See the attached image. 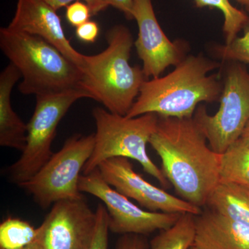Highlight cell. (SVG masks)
Wrapping results in <instances>:
<instances>
[{
  "mask_svg": "<svg viewBox=\"0 0 249 249\" xmlns=\"http://www.w3.org/2000/svg\"><path fill=\"white\" fill-rule=\"evenodd\" d=\"M24 249H41L40 246L37 243V241L35 240V242H33L30 245L28 246Z\"/></svg>",
  "mask_w": 249,
  "mask_h": 249,
  "instance_id": "obj_29",
  "label": "cell"
},
{
  "mask_svg": "<svg viewBox=\"0 0 249 249\" xmlns=\"http://www.w3.org/2000/svg\"><path fill=\"white\" fill-rule=\"evenodd\" d=\"M96 223L84 197L58 201L37 228L36 240L41 249H90Z\"/></svg>",
  "mask_w": 249,
  "mask_h": 249,
  "instance_id": "obj_10",
  "label": "cell"
},
{
  "mask_svg": "<svg viewBox=\"0 0 249 249\" xmlns=\"http://www.w3.org/2000/svg\"><path fill=\"white\" fill-rule=\"evenodd\" d=\"M115 249H150V242L145 235L126 234L119 237Z\"/></svg>",
  "mask_w": 249,
  "mask_h": 249,
  "instance_id": "obj_25",
  "label": "cell"
},
{
  "mask_svg": "<svg viewBox=\"0 0 249 249\" xmlns=\"http://www.w3.org/2000/svg\"><path fill=\"white\" fill-rule=\"evenodd\" d=\"M0 47L22 75L18 88L22 94L37 96L81 88V69L38 36L2 27Z\"/></svg>",
  "mask_w": 249,
  "mask_h": 249,
  "instance_id": "obj_4",
  "label": "cell"
},
{
  "mask_svg": "<svg viewBox=\"0 0 249 249\" xmlns=\"http://www.w3.org/2000/svg\"><path fill=\"white\" fill-rule=\"evenodd\" d=\"M209 209L249 227V188L219 182L208 199Z\"/></svg>",
  "mask_w": 249,
  "mask_h": 249,
  "instance_id": "obj_16",
  "label": "cell"
},
{
  "mask_svg": "<svg viewBox=\"0 0 249 249\" xmlns=\"http://www.w3.org/2000/svg\"><path fill=\"white\" fill-rule=\"evenodd\" d=\"M149 144L180 198L201 209L206 206L219 182L221 155L208 145L193 117L159 116Z\"/></svg>",
  "mask_w": 249,
  "mask_h": 249,
  "instance_id": "obj_1",
  "label": "cell"
},
{
  "mask_svg": "<svg viewBox=\"0 0 249 249\" xmlns=\"http://www.w3.org/2000/svg\"><path fill=\"white\" fill-rule=\"evenodd\" d=\"M84 98L90 96L82 88L36 96L35 109L27 124V145L8 170L12 182L18 186L26 182L48 161L59 124L73 103Z\"/></svg>",
  "mask_w": 249,
  "mask_h": 249,
  "instance_id": "obj_6",
  "label": "cell"
},
{
  "mask_svg": "<svg viewBox=\"0 0 249 249\" xmlns=\"http://www.w3.org/2000/svg\"><path fill=\"white\" fill-rule=\"evenodd\" d=\"M214 52L221 60L249 64V28L243 36L235 37L230 44L214 47Z\"/></svg>",
  "mask_w": 249,
  "mask_h": 249,
  "instance_id": "obj_21",
  "label": "cell"
},
{
  "mask_svg": "<svg viewBox=\"0 0 249 249\" xmlns=\"http://www.w3.org/2000/svg\"><path fill=\"white\" fill-rule=\"evenodd\" d=\"M55 11L69 6L75 1H83L89 6L92 16L104 11L109 6L107 0H42Z\"/></svg>",
  "mask_w": 249,
  "mask_h": 249,
  "instance_id": "obj_24",
  "label": "cell"
},
{
  "mask_svg": "<svg viewBox=\"0 0 249 249\" xmlns=\"http://www.w3.org/2000/svg\"><path fill=\"white\" fill-rule=\"evenodd\" d=\"M37 228L18 218L8 217L0 224V249H24L35 242Z\"/></svg>",
  "mask_w": 249,
  "mask_h": 249,
  "instance_id": "obj_19",
  "label": "cell"
},
{
  "mask_svg": "<svg viewBox=\"0 0 249 249\" xmlns=\"http://www.w3.org/2000/svg\"><path fill=\"white\" fill-rule=\"evenodd\" d=\"M98 170L108 184L153 212L198 215L202 209L152 185L134 170L129 160L116 157L102 162Z\"/></svg>",
  "mask_w": 249,
  "mask_h": 249,
  "instance_id": "obj_11",
  "label": "cell"
},
{
  "mask_svg": "<svg viewBox=\"0 0 249 249\" xmlns=\"http://www.w3.org/2000/svg\"><path fill=\"white\" fill-rule=\"evenodd\" d=\"M193 246L199 249H249V227L208 209L196 216Z\"/></svg>",
  "mask_w": 249,
  "mask_h": 249,
  "instance_id": "obj_14",
  "label": "cell"
},
{
  "mask_svg": "<svg viewBox=\"0 0 249 249\" xmlns=\"http://www.w3.org/2000/svg\"><path fill=\"white\" fill-rule=\"evenodd\" d=\"M235 1H237V2L245 6L246 9L249 11V0H235Z\"/></svg>",
  "mask_w": 249,
  "mask_h": 249,
  "instance_id": "obj_30",
  "label": "cell"
},
{
  "mask_svg": "<svg viewBox=\"0 0 249 249\" xmlns=\"http://www.w3.org/2000/svg\"><path fill=\"white\" fill-rule=\"evenodd\" d=\"M22 78L10 62L0 75V145L22 152L27 145V124L13 109L11 91Z\"/></svg>",
  "mask_w": 249,
  "mask_h": 249,
  "instance_id": "obj_15",
  "label": "cell"
},
{
  "mask_svg": "<svg viewBox=\"0 0 249 249\" xmlns=\"http://www.w3.org/2000/svg\"><path fill=\"white\" fill-rule=\"evenodd\" d=\"M219 62L203 55H189L165 76L145 80L127 118L154 113L160 117H193L201 103L217 101L223 85L217 74L209 72Z\"/></svg>",
  "mask_w": 249,
  "mask_h": 249,
  "instance_id": "obj_2",
  "label": "cell"
},
{
  "mask_svg": "<svg viewBox=\"0 0 249 249\" xmlns=\"http://www.w3.org/2000/svg\"><path fill=\"white\" fill-rule=\"evenodd\" d=\"M109 6H113L124 13L128 19L133 18V0H107Z\"/></svg>",
  "mask_w": 249,
  "mask_h": 249,
  "instance_id": "obj_27",
  "label": "cell"
},
{
  "mask_svg": "<svg viewBox=\"0 0 249 249\" xmlns=\"http://www.w3.org/2000/svg\"><path fill=\"white\" fill-rule=\"evenodd\" d=\"M92 16L89 6L81 1H75L67 6L66 18L70 24L78 27L88 22Z\"/></svg>",
  "mask_w": 249,
  "mask_h": 249,
  "instance_id": "obj_23",
  "label": "cell"
},
{
  "mask_svg": "<svg viewBox=\"0 0 249 249\" xmlns=\"http://www.w3.org/2000/svg\"><path fill=\"white\" fill-rule=\"evenodd\" d=\"M9 29L38 36L53 45L82 70L84 54L72 47L57 11L42 0H18Z\"/></svg>",
  "mask_w": 249,
  "mask_h": 249,
  "instance_id": "obj_13",
  "label": "cell"
},
{
  "mask_svg": "<svg viewBox=\"0 0 249 249\" xmlns=\"http://www.w3.org/2000/svg\"><path fill=\"white\" fill-rule=\"evenodd\" d=\"M240 139L249 148V121L241 134Z\"/></svg>",
  "mask_w": 249,
  "mask_h": 249,
  "instance_id": "obj_28",
  "label": "cell"
},
{
  "mask_svg": "<svg viewBox=\"0 0 249 249\" xmlns=\"http://www.w3.org/2000/svg\"><path fill=\"white\" fill-rule=\"evenodd\" d=\"M220 106L213 115L199 105L193 119L209 146L224 153L240 139L249 121V72L240 64L228 67L220 98Z\"/></svg>",
  "mask_w": 249,
  "mask_h": 249,
  "instance_id": "obj_8",
  "label": "cell"
},
{
  "mask_svg": "<svg viewBox=\"0 0 249 249\" xmlns=\"http://www.w3.org/2000/svg\"><path fill=\"white\" fill-rule=\"evenodd\" d=\"M92 116L96 127L95 144L92 154L83 168L84 175L97 169L105 160L124 157L137 160L144 171L156 178L163 188H169L170 183L163 171L147 152V143H150L158 124L157 114L150 113L129 119L96 107L93 109Z\"/></svg>",
  "mask_w": 249,
  "mask_h": 249,
  "instance_id": "obj_5",
  "label": "cell"
},
{
  "mask_svg": "<svg viewBox=\"0 0 249 249\" xmlns=\"http://www.w3.org/2000/svg\"><path fill=\"white\" fill-rule=\"evenodd\" d=\"M79 190L103 201L109 215V229L120 235H149L173 227L181 214L153 212L134 204L106 182L98 168L81 175Z\"/></svg>",
  "mask_w": 249,
  "mask_h": 249,
  "instance_id": "obj_9",
  "label": "cell"
},
{
  "mask_svg": "<svg viewBox=\"0 0 249 249\" xmlns=\"http://www.w3.org/2000/svg\"><path fill=\"white\" fill-rule=\"evenodd\" d=\"M189 249H198L197 247H195V246H193V247H191V248Z\"/></svg>",
  "mask_w": 249,
  "mask_h": 249,
  "instance_id": "obj_31",
  "label": "cell"
},
{
  "mask_svg": "<svg viewBox=\"0 0 249 249\" xmlns=\"http://www.w3.org/2000/svg\"><path fill=\"white\" fill-rule=\"evenodd\" d=\"M199 8H216L222 11L224 18L223 31L226 37V44H230L244 27L249 24V17L231 4L229 0H194Z\"/></svg>",
  "mask_w": 249,
  "mask_h": 249,
  "instance_id": "obj_20",
  "label": "cell"
},
{
  "mask_svg": "<svg viewBox=\"0 0 249 249\" xmlns=\"http://www.w3.org/2000/svg\"><path fill=\"white\" fill-rule=\"evenodd\" d=\"M94 134L67 139L58 152L30 179L19 186L42 209L58 201L84 197L79 190L80 173L92 154Z\"/></svg>",
  "mask_w": 249,
  "mask_h": 249,
  "instance_id": "obj_7",
  "label": "cell"
},
{
  "mask_svg": "<svg viewBox=\"0 0 249 249\" xmlns=\"http://www.w3.org/2000/svg\"><path fill=\"white\" fill-rule=\"evenodd\" d=\"M219 182L249 188V148L240 139L221 155Z\"/></svg>",
  "mask_w": 249,
  "mask_h": 249,
  "instance_id": "obj_17",
  "label": "cell"
},
{
  "mask_svg": "<svg viewBox=\"0 0 249 249\" xmlns=\"http://www.w3.org/2000/svg\"><path fill=\"white\" fill-rule=\"evenodd\" d=\"M99 34V27L96 22L88 21L76 27V35L79 40L93 43Z\"/></svg>",
  "mask_w": 249,
  "mask_h": 249,
  "instance_id": "obj_26",
  "label": "cell"
},
{
  "mask_svg": "<svg viewBox=\"0 0 249 249\" xmlns=\"http://www.w3.org/2000/svg\"><path fill=\"white\" fill-rule=\"evenodd\" d=\"M106 39L107 47L101 53L84 55L80 88L107 110L126 116L147 78L142 69L129 64L133 37L127 27H111Z\"/></svg>",
  "mask_w": 249,
  "mask_h": 249,
  "instance_id": "obj_3",
  "label": "cell"
},
{
  "mask_svg": "<svg viewBox=\"0 0 249 249\" xmlns=\"http://www.w3.org/2000/svg\"><path fill=\"white\" fill-rule=\"evenodd\" d=\"M133 18L139 27L134 45L147 78H159L168 67H176L186 58L182 44L171 42L160 28L152 0H133Z\"/></svg>",
  "mask_w": 249,
  "mask_h": 249,
  "instance_id": "obj_12",
  "label": "cell"
},
{
  "mask_svg": "<svg viewBox=\"0 0 249 249\" xmlns=\"http://www.w3.org/2000/svg\"><path fill=\"white\" fill-rule=\"evenodd\" d=\"M196 216L186 213L180 215L175 224L160 231L150 242V249H189L196 238Z\"/></svg>",
  "mask_w": 249,
  "mask_h": 249,
  "instance_id": "obj_18",
  "label": "cell"
},
{
  "mask_svg": "<svg viewBox=\"0 0 249 249\" xmlns=\"http://www.w3.org/2000/svg\"><path fill=\"white\" fill-rule=\"evenodd\" d=\"M97 215L96 232L90 249H108L109 236V215L104 205H98L96 211Z\"/></svg>",
  "mask_w": 249,
  "mask_h": 249,
  "instance_id": "obj_22",
  "label": "cell"
}]
</instances>
